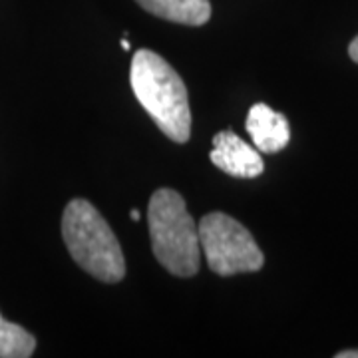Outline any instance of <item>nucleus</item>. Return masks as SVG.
<instances>
[{
    "mask_svg": "<svg viewBox=\"0 0 358 358\" xmlns=\"http://www.w3.org/2000/svg\"><path fill=\"white\" fill-rule=\"evenodd\" d=\"M129 84L155 126L176 143L192 136V110L187 88L178 72L159 54L138 50L129 68Z\"/></svg>",
    "mask_w": 358,
    "mask_h": 358,
    "instance_id": "f257e3e1",
    "label": "nucleus"
},
{
    "mask_svg": "<svg viewBox=\"0 0 358 358\" xmlns=\"http://www.w3.org/2000/svg\"><path fill=\"white\" fill-rule=\"evenodd\" d=\"M62 237L72 259L102 282L126 277V261L120 241L100 211L86 199H72L62 215Z\"/></svg>",
    "mask_w": 358,
    "mask_h": 358,
    "instance_id": "f03ea898",
    "label": "nucleus"
},
{
    "mask_svg": "<svg viewBox=\"0 0 358 358\" xmlns=\"http://www.w3.org/2000/svg\"><path fill=\"white\" fill-rule=\"evenodd\" d=\"M152 249L159 265L176 277H193L199 271V233L185 199L173 189L162 187L148 207Z\"/></svg>",
    "mask_w": 358,
    "mask_h": 358,
    "instance_id": "7ed1b4c3",
    "label": "nucleus"
},
{
    "mask_svg": "<svg viewBox=\"0 0 358 358\" xmlns=\"http://www.w3.org/2000/svg\"><path fill=\"white\" fill-rule=\"evenodd\" d=\"M197 233L207 265L221 277L255 273L265 265V255L253 235L237 219L221 211L207 213L199 221Z\"/></svg>",
    "mask_w": 358,
    "mask_h": 358,
    "instance_id": "20e7f679",
    "label": "nucleus"
},
{
    "mask_svg": "<svg viewBox=\"0 0 358 358\" xmlns=\"http://www.w3.org/2000/svg\"><path fill=\"white\" fill-rule=\"evenodd\" d=\"M209 159L221 171L229 173L231 178L251 179L265 171L261 152L231 129H223L213 138V150L209 154Z\"/></svg>",
    "mask_w": 358,
    "mask_h": 358,
    "instance_id": "39448f33",
    "label": "nucleus"
},
{
    "mask_svg": "<svg viewBox=\"0 0 358 358\" xmlns=\"http://www.w3.org/2000/svg\"><path fill=\"white\" fill-rule=\"evenodd\" d=\"M245 128L257 150L263 154H277L285 150L291 140V128L287 117L271 110L267 103H255L249 110Z\"/></svg>",
    "mask_w": 358,
    "mask_h": 358,
    "instance_id": "423d86ee",
    "label": "nucleus"
},
{
    "mask_svg": "<svg viewBox=\"0 0 358 358\" xmlns=\"http://www.w3.org/2000/svg\"><path fill=\"white\" fill-rule=\"evenodd\" d=\"M145 13L169 22L185 26H203L211 18L209 0H136Z\"/></svg>",
    "mask_w": 358,
    "mask_h": 358,
    "instance_id": "0eeeda50",
    "label": "nucleus"
},
{
    "mask_svg": "<svg viewBox=\"0 0 358 358\" xmlns=\"http://www.w3.org/2000/svg\"><path fill=\"white\" fill-rule=\"evenodd\" d=\"M36 350V338L20 324L0 315V358H28Z\"/></svg>",
    "mask_w": 358,
    "mask_h": 358,
    "instance_id": "6e6552de",
    "label": "nucleus"
},
{
    "mask_svg": "<svg viewBox=\"0 0 358 358\" xmlns=\"http://www.w3.org/2000/svg\"><path fill=\"white\" fill-rule=\"evenodd\" d=\"M348 56L358 64V36L350 42V46H348Z\"/></svg>",
    "mask_w": 358,
    "mask_h": 358,
    "instance_id": "1a4fd4ad",
    "label": "nucleus"
},
{
    "mask_svg": "<svg viewBox=\"0 0 358 358\" xmlns=\"http://www.w3.org/2000/svg\"><path fill=\"white\" fill-rule=\"evenodd\" d=\"M336 358H358V350H343V352H336Z\"/></svg>",
    "mask_w": 358,
    "mask_h": 358,
    "instance_id": "9d476101",
    "label": "nucleus"
},
{
    "mask_svg": "<svg viewBox=\"0 0 358 358\" xmlns=\"http://www.w3.org/2000/svg\"><path fill=\"white\" fill-rule=\"evenodd\" d=\"M129 217L134 219V221H140V211H138V209H131V211H129Z\"/></svg>",
    "mask_w": 358,
    "mask_h": 358,
    "instance_id": "9b49d317",
    "label": "nucleus"
},
{
    "mask_svg": "<svg viewBox=\"0 0 358 358\" xmlns=\"http://www.w3.org/2000/svg\"><path fill=\"white\" fill-rule=\"evenodd\" d=\"M122 48H124V50H126V52L129 50V42H128V40H126V38L122 40Z\"/></svg>",
    "mask_w": 358,
    "mask_h": 358,
    "instance_id": "f8f14e48",
    "label": "nucleus"
}]
</instances>
